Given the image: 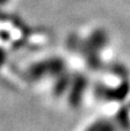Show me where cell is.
Returning a JSON list of instances; mask_svg holds the SVG:
<instances>
[{
	"mask_svg": "<svg viewBox=\"0 0 130 131\" xmlns=\"http://www.w3.org/2000/svg\"><path fill=\"white\" fill-rule=\"evenodd\" d=\"M5 1H6V0H0V2H5Z\"/></svg>",
	"mask_w": 130,
	"mask_h": 131,
	"instance_id": "6da1fadb",
	"label": "cell"
}]
</instances>
